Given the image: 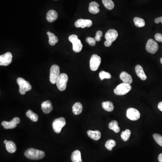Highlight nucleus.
Returning a JSON list of instances; mask_svg holds the SVG:
<instances>
[{"instance_id": "27", "label": "nucleus", "mask_w": 162, "mask_h": 162, "mask_svg": "<svg viewBox=\"0 0 162 162\" xmlns=\"http://www.w3.org/2000/svg\"><path fill=\"white\" fill-rule=\"evenodd\" d=\"M26 116L27 117L29 118L32 121L36 122L37 121L38 119V115H37L36 113L32 112L31 110H29L26 113Z\"/></svg>"}, {"instance_id": "8", "label": "nucleus", "mask_w": 162, "mask_h": 162, "mask_svg": "<svg viewBox=\"0 0 162 162\" xmlns=\"http://www.w3.org/2000/svg\"><path fill=\"white\" fill-rule=\"evenodd\" d=\"M66 124V121L64 118H59L55 119L52 123V127L54 131L57 133L61 132L62 128Z\"/></svg>"}, {"instance_id": "39", "label": "nucleus", "mask_w": 162, "mask_h": 162, "mask_svg": "<svg viewBox=\"0 0 162 162\" xmlns=\"http://www.w3.org/2000/svg\"><path fill=\"white\" fill-rule=\"evenodd\" d=\"M155 23L156 24H158L160 22V20H159V18H157L156 19H155Z\"/></svg>"}, {"instance_id": "43", "label": "nucleus", "mask_w": 162, "mask_h": 162, "mask_svg": "<svg viewBox=\"0 0 162 162\" xmlns=\"http://www.w3.org/2000/svg\"><path fill=\"white\" fill-rule=\"evenodd\" d=\"M55 1H57V0H55Z\"/></svg>"}, {"instance_id": "10", "label": "nucleus", "mask_w": 162, "mask_h": 162, "mask_svg": "<svg viewBox=\"0 0 162 162\" xmlns=\"http://www.w3.org/2000/svg\"><path fill=\"white\" fill-rule=\"evenodd\" d=\"M158 49V43L152 39H150L146 45V50L152 54L156 53Z\"/></svg>"}, {"instance_id": "32", "label": "nucleus", "mask_w": 162, "mask_h": 162, "mask_svg": "<svg viewBox=\"0 0 162 162\" xmlns=\"http://www.w3.org/2000/svg\"><path fill=\"white\" fill-rule=\"evenodd\" d=\"M99 77L101 80L106 78V79H110L111 77V75L109 72L102 71L100 72L99 74Z\"/></svg>"}, {"instance_id": "30", "label": "nucleus", "mask_w": 162, "mask_h": 162, "mask_svg": "<svg viewBox=\"0 0 162 162\" xmlns=\"http://www.w3.org/2000/svg\"><path fill=\"white\" fill-rule=\"evenodd\" d=\"M131 132L129 129H127L125 131H123L121 134V138L124 141H127L129 139L131 135Z\"/></svg>"}, {"instance_id": "16", "label": "nucleus", "mask_w": 162, "mask_h": 162, "mask_svg": "<svg viewBox=\"0 0 162 162\" xmlns=\"http://www.w3.org/2000/svg\"><path fill=\"white\" fill-rule=\"evenodd\" d=\"M120 78L122 80L123 83L125 84H131L133 82L132 76L126 72H121L120 75Z\"/></svg>"}, {"instance_id": "17", "label": "nucleus", "mask_w": 162, "mask_h": 162, "mask_svg": "<svg viewBox=\"0 0 162 162\" xmlns=\"http://www.w3.org/2000/svg\"><path fill=\"white\" fill-rule=\"evenodd\" d=\"M135 71L137 76L141 80L144 81L147 79V76L144 72L143 67L141 65H137L135 67Z\"/></svg>"}, {"instance_id": "1", "label": "nucleus", "mask_w": 162, "mask_h": 162, "mask_svg": "<svg viewBox=\"0 0 162 162\" xmlns=\"http://www.w3.org/2000/svg\"><path fill=\"white\" fill-rule=\"evenodd\" d=\"M24 155L27 158L32 160H39L45 157L44 152L34 148H29L25 151Z\"/></svg>"}, {"instance_id": "11", "label": "nucleus", "mask_w": 162, "mask_h": 162, "mask_svg": "<svg viewBox=\"0 0 162 162\" xmlns=\"http://www.w3.org/2000/svg\"><path fill=\"white\" fill-rule=\"evenodd\" d=\"M12 60V55L11 52L6 53L0 56V65L8 66L11 64Z\"/></svg>"}, {"instance_id": "31", "label": "nucleus", "mask_w": 162, "mask_h": 162, "mask_svg": "<svg viewBox=\"0 0 162 162\" xmlns=\"http://www.w3.org/2000/svg\"><path fill=\"white\" fill-rule=\"evenodd\" d=\"M116 145V143L115 140H109L106 141L105 144V146L107 150L111 151L113 148L115 147Z\"/></svg>"}, {"instance_id": "37", "label": "nucleus", "mask_w": 162, "mask_h": 162, "mask_svg": "<svg viewBox=\"0 0 162 162\" xmlns=\"http://www.w3.org/2000/svg\"><path fill=\"white\" fill-rule=\"evenodd\" d=\"M158 109L161 111L162 112V101L158 103Z\"/></svg>"}, {"instance_id": "6", "label": "nucleus", "mask_w": 162, "mask_h": 162, "mask_svg": "<svg viewBox=\"0 0 162 162\" xmlns=\"http://www.w3.org/2000/svg\"><path fill=\"white\" fill-rule=\"evenodd\" d=\"M132 86L130 84L121 83L117 86L114 90L115 94L118 95H126L131 91Z\"/></svg>"}, {"instance_id": "15", "label": "nucleus", "mask_w": 162, "mask_h": 162, "mask_svg": "<svg viewBox=\"0 0 162 162\" xmlns=\"http://www.w3.org/2000/svg\"><path fill=\"white\" fill-rule=\"evenodd\" d=\"M42 110L46 114L50 113L53 110L52 102L50 100H47L42 103Z\"/></svg>"}, {"instance_id": "42", "label": "nucleus", "mask_w": 162, "mask_h": 162, "mask_svg": "<svg viewBox=\"0 0 162 162\" xmlns=\"http://www.w3.org/2000/svg\"><path fill=\"white\" fill-rule=\"evenodd\" d=\"M160 62L162 65V58H161V59H160Z\"/></svg>"}, {"instance_id": "20", "label": "nucleus", "mask_w": 162, "mask_h": 162, "mask_svg": "<svg viewBox=\"0 0 162 162\" xmlns=\"http://www.w3.org/2000/svg\"><path fill=\"white\" fill-rule=\"evenodd\" d=\"M88 135L92 139L95 140H98L100 138L101 135L99 131H92L88 130L87 132Z\"/></svg>"}, {"instance_id": "19", "label": "nucleus", "mask_w": 162, "mask_h": 162, "mask_svg": "<svg viewBox=\"0 0 162 162\" xmlns=\"http://www.w3.org/2000/svg\"><path fill=\"white\" fill-rule=\"evenodd\" d=\"M99 6V5L97 2L95 1L91 2L89 4V11L93 14H97L100 12V9L98 8Z\"/></svg>"}, {"instance_id": "34", "label": "nucleus", "mask_w": 162, "mask_h": 162, "mask_svg": "<svg viewBox=\"0 0 162 162\" xmlns=\"http://www.w3.org/2000/svg\"><path fill=\"white\" fill-rule=\"evenodd\" d=\"M86 42L91 46H94L96 44V40L95 38H92L91 37H87L86 38Z\"/></svg>"}, {"instance_id": "35", "label": "nucleus", "mask_w": 162, "mask_h": 162, "mask_svg": "<svg viewBox=\"0 0 162 162\" xmlns=\"http://www.w3.org/2000/svg\"><path fill=\"white\" fill-rule=\"evenodd\" d=\"M103 36V33L101 31H98L96 32V35L95 37V39L96 41L100 42L101 40V37Z\"/></svg>"}, {"instance_id": "9", "label": "nucleus", "mask_w": 162, "mask_h": 162, "mask_svg": "<svg viewBox=\"0 0 162 162\" xmlns=\"http://www.w3.org/2000/svg\"><path fill=\"white\" fill-rule=\"evenodd\" d=\"M101 59L100 57L97 54H94L92 55L90 61V67L93 71H95L98 69Z\"/></svg>"}, {"instance_id": "33", "label": "nucleus", "mask_w": 162, "mask_h": 162, "mask_svg": "<svg viewBox=\"0 0 162 162\" xmlns=\"http://www.w3.org/2000/svg\"><path fill=\"white\" fill-rule=\"evenodd\" d=\"M153 138L156 140V143L162 147V136L158 134H154L153 135Z\"/></svg>"}, {"instance_id": "29", "label": "nucleus", "mask_w": 162, "mask_h": 162, "mask_svg": "<svg viewBox=\"0 0 162 162\" xmlns=\"http://www.w3.org/2000/svg\"><path fill=\"white\" fill-rule=\"evenodd\" d=\"M102 3L108 10H112L115 7V4L112 0H102Z\"/></svg>"}, {"instance_id": "24", "label": "nucleus", "mask_w": 162, "mask_h": 162, "mask_svg": "<svg viewBox=\"0 0 162 162\" xmlns=\"http://www.w3.org/2000/svg\"><path fill=\"white\" fill-rule=\"evenodd\" d=\"M6 149L8 152L14 153L16 151V146L15 143L12 141H9L6 144Z\"/></svg>"}, {"instance_id": "38", "label": "nucleus", "mask_w": 162, "mask_h": 162, "mask_svg": "<svg viewBox=\"0 0 162 162\" xmlns=\"http://www.w3.org/2000/svg\"><path fill=\"white\" fill-rule=\"evenodd\" d=\"M158 160L159 162H162V153L158 156Z\"/></svg>"}, {"instance_id": "41", "label": "nucleus", "mask_w": 162, "mask_h": 162, "mask_svg": "<svg viewBox=\"0 0 162 162\" xmlns=\"http://www.w3.org/2000/svg\"><path fill=\"white\" fill-rule=\"evenodd\" d=\"M8 141H7V140H5V141H4V143H5V144H6L8 143Z\"/></svg>"}, {"instance_id": "23", "label": "nucleus", "mask_w": 162, "mask_h": 162, "mask_svg": "<svg viewBox=\"0 0 162 162\" xmlns=\"http://www.w3.org/2000/svg\"><path fill=\"white\" fill-rule=\"evenodd\" d=\"M72 112L75 115H79L82 111V105L79 102L74 104L72 108Z\"/></svg>"}, {"instance_id": "25", "label": "nucleus", "mask_w": 162, "mask_h": 162, "mask_svg": "<svg viewBox=\"0 0 162 162\" xmlns=\"http://www.w3.org/2000/svg\"><path fill=\"white\" fill-rule=\"evenodd\" d=\"M102 106L103 109L108 112H112L114 109L113 104L110 101L102 102Z\"/></svg>"}, {"instance_id": "14", "label": "nucleus", "mask_w": 162, "mask_h": 162, "mask_svg": "<svg viewBox=\"0 0 162 162\" xmlns=\"http://www.w3.org/2000/svg\"><path fill=\"white\" fill-rule=\"evenodd\" d=\"M92 25V22L90 19H79L75 23V26L77 28L82 29L86 27H90Z\"/></svg>"}, {"instance_id": "40", "label": "nucleus", "mask_w": 162, "mask_h": 162, "mask_svg": "<svg viewBox=\"0 0 162 162\" xmlns=\"http://www.w3.org/2000/svg\"><path fill=\"white\" fill-rule=\"evenodd\" d=\"M159 20H160V22H161V23L162 24V17H159Z\"/></svg>"}, {"instance_id": "12", "label": "nucleus", "mask_w": 162, "mask_h": 162, "mask_svg": "<svg viewBox=\"0 0 162 162\" xmlns=\"http://www.w3.org/2000/svg\"><path fill=\"white\" fill-rule=\"evenodd\" d=\"M140 116L139 111L136 109L131 108L127 110V117L132 121L138 120L140 118Z\"/></svg>"}, {"instance_id": "18", "label": "nucleus", "mask_w": 162, "mask_h": 162, "mask_svg": "<svg viewBox=\"0 0 162 162\" xmlns=\"http://www.w3.org/2000/svg\"><path fill=\"white\" fill-rule=\"evenodd\" d=\"M58 13L56 11L51 10L49 11L47 14V19L48 22H53L57 19L58 18Z\"/></svg>"}, {"instance_id": "5", "label": "nucleus", "mask_w": 162, "mask_h": 162, "mask_svg": "<svg viewBox=\"0 0 162 162\" xmlns=\"http://www.w3.org/2000/svg\"><path fill=\"white\" fill-rule=\"evenodd\" d=\"M60 69L57 65H53L50 70V81L52 84L56 83L58 78L60 75Z\"/></svg>"}, {"instance_id": "3", "label": "nucleus", "mask_w": 162, "mask_h": 162, "mask_svg": "<svg viewBox=\"0 0 162 162\" xmlns=\"http://www.w3.org/2000/svg\"><path fill=\"white\" fill-rule=\"evenodd\" d=\"M17 82L19 87V92L22 95H24L26 92L30 91L32 89L31 85L28 81L24 80L22 77H19L17 79Z\"/></svg>"}, {"instance_id": "13", "label": "nucleus", "mask_w": 162, "mask_h": 162, "mask_svg": "<svg viewBox=\"0 0 162 162\" xmlns=\"http://www.w3.org/2000/svg\"><path fill=\"white\" fill-rule=\"evenodd\" d=\"M20 120L19 118L16 117L14 118L10 122L3 121L1 123V125L4 127L6 129H13L17 127V125L20 123Z\"/></svg>"}, {"instance_id": "28", "label": "nucleus", "mask_w": 162, "mask_h": 162, "mask_svg": "<svg viewBox=\"0 0 162 162\" xmlns=\"http://www.w3.org/2000/svg\"><path fill=\"white\" fill-rule=\"evenodd\" d=\"M135 25L138 28H142L145 25V21L143 19L139 17H135L133 19Z\"/></svg>"}, {"instance_id": "4", "label": "nucleus", "mask_w": 162, "mask_h": 162, "mask_svg": "<svg viewBox=\"0 0 162 162\" xmlns=\"http://www.w3.org/2000/svg\"><path fill=\"white\" fill-rule=\"evenodd\" d=\"M69 40L72 44V49L76 53H79L82 51V44L81 41L78 39V37L76 35H71L69 37Z\"/></svg>"}, {"instance_id": "7", "label": "nucleus", "mask_w": 162, "mask_h": 162, "mask_svg": "<svg viewBox=\"0 0 162 162\" xmlns=\"http://www.w3.org/2000/svg\"><path fill=\"white\" fill-rule=\"evenodd\" d=\"M68 81V77L66 74L64 73L60 74L56 83L59 91H64L66 89Z\"/></svg>"}, {"instance_id": "21", "label": "nucleus", "mask_w": 162, "mask_h": 162, "mask_svg": "<svg viewBox=\"0 0 162 162\" xmlns=\"http://www.w3.org/2000/svg\"><path fill=\"white\" fill-rule=\"evenodd\" d=\"M71 160L72 162H82L80 151L76 150L72 152L71 156Z\"/></svg>"}, {"instance_id": "36", "label": "nucleus", "mask_w": 162, "mask_h": 162, "mask_svg": "<svg viewBox=\"0 0 162 162\" xmlns=\"http://www.w3.org/2000/svg\"><path fill=\"white\" fill-rule=\"evenodd\" d=\"M155 39L158 42H162V35L161 34H156L155 36Z\"/></svg>"}, {"instance_id": "22", "label": "nucleus", "mask_w": 162, "mask_h": 162, "mask_svg": "<svg viewBox=\"0 0 162 162\" xmlns=\"http://www.w3.org/2000/svg\"><path fill=\"white\" fill-rule=\"evenodd\" d=\"M47 34L49 38V43L50 44V45L54 46L56 43H57L59 41L58 38L54 35V34L50 32H47Z\"/></svg>"}, {"instance_id": "2", "label": "nucleus", "mask_w": 162, "mask_h": 162, "mask_svg": "<svg viewBox=\"0 0 162 162\" xmlns=\"http://www.w3.org/2000/svg\"><path fill=\"white\" fill-rule=\"evenodd\" d=\"M118 37V33L116 30L113 29L109 30L105 35V38L106 41L104 43V45L106 47H110L113 42L115 41Z\"/></svg>"}, {"instance_id": "26", "label": "nucleus", "mask_w": 162, "mask_h": 162, "mask_svg": "<svg viewBox=\"0 0 162 162\" xmlns=\"http://www.w3.org/2000/svg\"><path fill=\"white\" fill-rule=\"evenodd\" d=\"M118 123L117 121H111L109 124V128L110 129L112 130L115 133H118L120 132V128L118 126Z\"/></svg>"}]
</instances>
